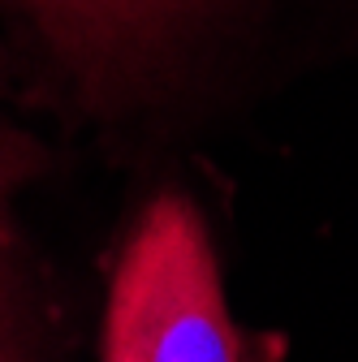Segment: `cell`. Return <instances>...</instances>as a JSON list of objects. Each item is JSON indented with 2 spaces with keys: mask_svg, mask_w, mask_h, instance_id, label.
Returning a JSON list of instances; mask_svg holds the SVG:
<instances>
[{
  "mask_svg": "<svg viewBox=\"0 0 358 362\" xmlns=\"http://www.w3.org/2000/svg\"><path fill=\"white\" fill-rule=\"evenodd\" d=\"M281 349L238 328L199 207L156 194L108 281L104 362H277Z\"/></svg>",
  "mask_w": 358,
  "mask_h": 362,
  "instance_id": "1",
  "label": "cell"
},
{
  "mask_svg": "<svg viewBox=\"0 0 358 362\" xmlns=\"http://www.w3.org/2000/svg\"><path fill=\"white\" fill-rule=\"evenodd\" d=\"M22 5L61 35L74 52H117L134 35L156 30L190 0H22Z\"/></svg>",
  "mask_w": 358,
  "mask_h": 362,
  "instance_id": "2",
  "label": "cell"
},
{
  "mask_svg": "<svg viewBox=\"0 0 358 362\" xmlns=\"http://www.w3.org/2000/svg\"><path fill=\"white\" fill-rule=\"evenodd\" d=\"M35 164H39V156L30 151L26 139H18V134H0V362H22L18 358V337H13L5 255H9V194H13V186Z\"/></svg>",
  "mask_w": 358,
  "mask_h": 362,
  "instance_id": "3",
  "label": "cell"
}]
</instances>
